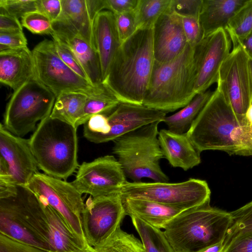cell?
I'll return each mask as SVG.
<instances>
[{
    "instance_id": "cell-1",
    "label": "cell",
    "mask_w": 252,
    "mask_h": 252,
    "mask_svg": "<svg viewBox=\"0 0 252 252\" xmlns=\"http://www.w3.org/2000/svg\"><path fill=\"white\" fill-rule=\"evenodd\" d=\"M154 62L153 29H138L122 43L103 83L121 102L142 105Z\"/></svg>"
},
{
    "instance_id": "cell-2",
    "label": "cell",
    "mask_w": 252,
    "mask_h": 252,
    "mask_svg": "<svg viewBox=\"0 0 252 252\" xmlns=\"http://www.w3.org/2000/svg\"><path fill=\"white\" fill-rule=\"evenodd\" d=\"M244 126L217 87L187 134L200 154L218 150L229 155L242 156Z\"/></svg>"
},
{
    "instance_id": "cell-3",
    "label": "cell",
    "mask_w": 252,
    "mask_h": 252,
    "mask_svg": "<svg viewBox=\"0 0 252 252\" xmlns=\"http://www.w3.org/2000/svg\"><path fill=\"white\" fill-rule=\"evenodd\" d=\"M194 51V47L188 44L171 61H155L143 105L167 113L183 108L192 100L196 95Z\"/></svg>"
},
{
    "instance_id": "cell-4",
    "label": "cell",
    "mask_w": 252,
    "mask_h": 252,
    "mask_svg": "<svg viewBox=\"0 0 252 252\" xmlns=\"http://www.w3.org/2000/svg\"><path fill=\"white\" fill-rule=\"evenodd\" d=\"M231 223L230 212L208 203L179 214L163 232L175 252H198L223 242Z\"/></svg>"
},
{
    "instance_id": "cell-5",
    "label": "cell",
    "mask_w": 252,
    "mask_h": 252,
    "mask_svg": "<svg viewBox=\"0 0 252 252\" xmlns=\"http://www.w3.org/2000/svg\"><path fill=\"white\" fill-rule=\"evenodd\" d=\"M77 128L50 116L39 122L29 139L38 167L66 180L79 167Z\"/></svg>"
},
{
    "instance_id": "cell-6",
    "label": "cell",
    "mask_w": 252,
    "mask_h": 252,
    "mask_svg": "<svg viewBox=\"0 0 252 252\" xmlns=\"http://www.w3.org/2000/svg\"><path fill=\"white\" fill-rule=\"evenodd\" d=\"M160 123L146 125L113 141L112 153L118 157L126 177L133 182L145 178L154 182L169 181L160 166L164 158L158 139Z\"/></svg>"
},
{
    "instance_id": "cell-7",
    "label": "cell",
    "mask_w": 252,
    "mask_h": 252,
    "mask_svg": "<svg viewBox=\"0 0 252 252\" xmlns=\"http://www.w3.org/2000/svg\"><path fill=\"white\" fill-rule=\"evenodd\" d=\"M0 232L50 252L44 213L36 195L25 186H18L15 196L0 199Z\"/></svg>"
},
{
    "instance_id": "cell-8",
    "label": "cell",
    "mask_w": 252,
    "mask_h": 252,
    "mask_svg": "<svg viewBox=\"0 0 252 252\" xmlns=\"http://www.w3.org/2000/svg\"><path fill=\"white\" fill-rule=\"evenodd\" d=\"M55 94L37 79L31 80L14 91L4 115V128L22 137L34 130L39 121L49 116Z\"/></svg>"
},
{
    "instance_id": "cell-9",
    "label": "cell",
    "mask_w": 252,
    "mask_h": 252,
    "mask_svg": "<svg viewBox=\"0 0 252 252\" xmlns=\"http://www.w3.org/2000/svg\"><path fill=\"white\" fill-rule=\"evenodd\" d=\"M166 113L145 105L121 102L107 114H96L83 125V135L96 144L114 141L155 122H163Z\"/></svg>"
},
{
    "instance_id": "cell-10",
    "label": "cell",
    "mask_w": 252,
    "mask_h": 252,
    "mask_svg": "<svg viewBox=\"0 0 252 252\" xmlns=\"http://www.w3.org/2000/svg\"><path fill=\"white\" fill-rule=\"evenodd\" d=\"M120 194L188 210L210 203L211 190L206 181L190 178L173 183L127 181Z\"/></svg>"
},
{
    "instance_id": "cell-11",
    "label": "cell",
    "mask_w": 252,
    "mask_h": 252,
    "mask_svg": "<svg viewBox=\"0 0 252 252\" xmlns=\"http://www.w3.org/2000/svg\"><path fill=\"white\" fill-rule=\"evenodd\" d=\"M32 51L36 79L56 98L65 92H79L91 96L102 92L107 87L103 83L94 87L74 72L59 57L53 40H42Z\"/></svg>"
},
{
    "instance_id": "cell-12",
    "label": "cell",
    "mask_w": 252,
    "mask_h": 252,
    "mask_svg": "<svg viewBox=\"0 0 252 252\" xmlns=\"http://www.w3.org/2000/svg\"><path fill=\"white\" fill-rule=\"evenodd\" d=\"M25 187L42 197L63 217L74 234L87 243L82 224L85 203L71 183L38 172Z\"/></svg>"
},
{
    "instance_id": "cell-13",
    "label": "cell",
    "mask_w": 252,
    "mask_h": 252,
    "mask_svg": "<svg viewBox=\"0 0 252 252\" xmlns=\"http://www.w3.org/2000/svg\"><path fill=\"white\" fill-rule=\"evenodd\" d=\"M217 88L241 124L245 126L246 114L252 98V78L250 58L240 44L233 46L222 63Z\"/></svg>"
},
{
    "instance_id": "cell-14",
    "label": "cell",
    "mask_w": 252,
    "mask_h": 252,
    "mask_svg": "<svg viewBox=\"0 0 252 252\" xmlns=\"http://www.w3.org/2000/svg\"><path fill=\"white\" fill-rule=\"evenodd\" d=\"M125 216L120 194L90 196L82 214V227L88 245L94 248L107 239L120 227Z\"/></svg>"
},
{
    "instance_id": "cell-15",
    "label": "cell",
    "mask_w": 252,
    "mask_h": 252,
    "mask_svg": "<svg viewBox=\"0 0 252 252\" xmlns=\"http://www.w3.org/2000/svg\"><path fill=\"white\" fill-rule=\"evenodd\" d=\"M126 178L119 161L106 155L83 162L71 183L82 194L97 197L120 194Z\"/></svg>"
},
{
    "instance_id": "cell-16",
    "label": "cell",
    "mask_w": 252,
    "mask_h": 252,
    "mask_svg": "<svg viewBox=\"0 0 252 252\" xmlns=\"http://www.w3.org/2000/svg\"><path fill=\"white\" fill-rule=\"evenodd\" d=\"M231 45L227 32L220 29L204 37L194 47V90L196 94L207 91L213 84L218 83L220 67L230 52Z\"/></svg>"
},
{
    "instance_id": "cell-17",
    "label": "cell",
    "mask_w": 252,
    "mask_h": 252,
    "mask_svg": "<svg viewBox=\"0 0 252 252\" xmlns=\"http://www.w3.org/2000/svg\"><path fill=\"white\" fill-rule=\"evenodd\" d=\"M0 158L6 163L17 186H26L38 172L29 139L16 136L0 125Z\"/></svg>"
},
{
    "instance_id": "cell-18",
    "label": "cell",
    "mask_w": 252,
    "mask_h": 252,
    "mask_svg": "<svg viewBox=\"0 0 252 252\" xmlns=\"http://www.w3.org/2000/svg\"><path fill=\"white\" fill-rule=\"evenodd\" d=\"M53 38L60 41L74 54L94 87L103 84L99 58L93 46L71 24L61 19L52 22Z\"/></svg>"
},
{
    "instance_id": "cell-19",
    "label": "cell",
    "mask_w": 252,
    "mask_h": 252,
    "mask_svg": "<svg viewBox=\"0 0 252 252\" xmlns=\"http://www.w3.org/2000/svg\"><path fill=\"white\" fill-rule=\"evenodd\" d=\"M153 29L154 58L157 62L164 63L174 60L188 44L182 18L170 7L159 17Z\"/></svg>"
},
{
    "instance_id": "cell-20",
    "label": "cell",
    "mask_w": 252,
    "mask_h": 252,
    "mask_svg": "<svg viewBox=\"0 0 252 252\" xmlns=\"http://www.w3.org/2000/svg\"><path fill=\"white\" fill-rule=\"evenodd\" d=\"M93 32L103 82L113 60L122 44L114 14L109 10H103L99 12L94 20Z\"/></svg>"
},
{
    "instance_id": "cell-21",
    "label": "cell",
    "mask_w": 252,
    "mask_h": 252,
    "mask_svg": "<svg viewBox=\"0 0 252 252\" xmlns=\"http://www.w3.org/2000/svg\"><path fill=\"white\" fill-rule=\"evenodd\" d=\"M36 79L32 51L28 47L0 51V82L14 91Z\"/></svg>"
},
{
    "instance_id": "cell-22",
    "label": "cell",
    "mask_w": 252,
    "mask_h": 252,
    "mask_svg": "<svg viewBox=\"0 0 252 252\" xmlns=\"http://www.w3.org/2000/svg\"><path fill=\"white\" fill-rule=\"evenodd\" d=\"M35 194L45 216L50 252H83L87 244L74 234L59 213L42 197Z\"/></svg>"
},
{
    "instance_id": "cell-23",
    "label": "cell",
    "mask_w": 252,
    "mask_h": 252,
    "mask_svg": "<svg viewBox=\"0 0 252 252\" xmlns=\"http://www.w3.org/2000/svg\"><path fill=\"white\" fill-rule=\"evenodd\" d=\"M158 139L164 158L172 167L187 171L201 163L200 153L187 132L180 134L162 129L158 132Z\"/></svg>"
},
{
    "instance_id": "cell-24",
    "label": "cell",
    "mask_w": 252,
    "mask_h": 252,
    "mask_svg": "<svg viewBox=\"0 0 252 252\" xmlns=\"http://www.w3.org/2000/svg\"><path fill=\"white\" fill-rule=\"evenodd\" d=\"M122 198L126 215L138 218L160 229H164L174 218L187 210L148 200Z\"/></svg>"
},
{
    "instance_id": "cell-25",
    "label": "cell",
    "mask_w": 252,
    "mask_h": 252,
    "mask_svg": "<svg viewBox=\"0 0 252 252\" xmlns=\"http://www.w3.org/2000/svg\"><path fill=\"white\" fill-rule=\"evenodd\" d=\"M247 0H202L199 20L204 37L229 23Z\"/></svg>"
},
{
    "instance_id": "cell-26",
    "label": "cell",
    "mask_w": 252,
    "mask_h": 252,
    "mask_svg": "<svg viewBox=\"0 0 252 252\" xmlns=\"http://www.w3.org/2000/svg\"><path fill=\"white\" fill-rule=\"evenodd\" d=\"M61 0L62 11L58 19L71 24L95 48L93 32L94 21L90 16L86 0Z\"/></svg>"
},
{
    "instance_id": "cell-27",
    "label": "cell",
    "mask_w": 252,
    "mask_h": 252,
    "mask_svg": "<svg viewBox=\"0 0 252 252\" xmlns=\"http://www.w3.org/2000/svg\"><path fill=\"white\" fill-rule=\"evenodd\" d=\"M214 91L207 90L197 94L192 100L178 112L166 116L163 122L168 129L177 133L188 131L192 123L207 103Z\"/></svg>"
},
{
    "instance_id": "cell-28",
    "label": "cell",
    "mask_w": 252,
    "mask_h": 252,
    "mask_svg": "<svg viewBox=\"0 0 252 252\" xmlns=\"http://www.w3.org/2000/svg\"><path fill=\"white\" fill-rule=\"evenodd\" d=\"M88 96L79 92L61 94L56 99L50 116L76 127L82 115Z\"/></svg>"
},
{
    "instance_id": "cell-29",
    "label": "cell",
    "mask_w": 252,
    "mask_h": 252,
    "mask_svg": "<svg viewBox=\"0 0 252 252\" xmlns=\"http://www.w3.org/2000/svg\"><path fill=\"white\" fill-rule=\"evenodd\" d=\"M131 218L133 225L141 238L145 252H175L163 231L138 218Z\"/></svg>"
},
{
    "instance_id": "cell-30",
    "label": "cell",
    "mask_w": 252,
    "mask_h": 252,
    "mask_svg": "<svg viewBox=\"0 0 252 252\" xmlns=\"http://www.w3.org/2000/svg\"><path fill=\"white\" fill-rule=\"evenodd\" d=\"M121 102L107 87L102 92L88 96L82 115L77 123L76 127L77 128L79 126L83 125L95 115L109 113Z\"/></svg>"
},
{
    "instance_id": "cell-31",
    "label": "cell",
    "mask_w": 252,
    "mask_h": 252,
    "mask_svg": "<svg viewBox=\"0 0 252 252\" xmlns=\"http://www.w3.org/2000/svg\"><path fill=\"white\" fill-rule=\"evenodd\" d=\"M97 252H145L141 241L119 227L107 239L94 248Z\"/></svg>"
},
{
    "instance_id": "cell-32",
    "label": "cell",
    "mask_w": 252,
    "mask_h": 252,
    "mask_svg": "<svg viewBox=\"0 0 252 252\" xmlns=\"http://www.w3.org/2000/svg\"><path fill=\"white\" fill-rule=\"evenodd\" d=\"M233 46L239 45L252 31V0H247L226 28Z\"/></svg>"
},
{
    "instance_id": "cell-33",
    "label": "cell",
    "mask_w": 252,
    "mask_h": 252,
    "mask_svg": "<svg viewBox=\"0 0 252 252\" xmlns=\"http://www.w3.org/2000/svg\"><path fill=\"white\" fill-rule=\"evenodd\" d=\"M171 0H139L135 13L138 30L153 29L159 17L170 7Z\"/></svg>"
},
{
    "instance_id": "cell-34",
    "label": "cell",
    "mask_w": 252,
    "mask_h": 252,
    "mask_svg": "<svg viewBox=\"0 0 252 252\" xmlns=\"http://www.w3.org/2000/svg\"><path fill=\"white\" fill-rule=\"evenodd\" d=\"M230 214L232 223L224 240L223 248L235 237L252 232V201Z\"/></svg>"
},
{
    "instance_id": "cell-35",
    "label": "cell",
    "mask_w": 252,
    "mask_h": 252,
    "mask_svg": "<svg viewBox=\"0 0 252 252\" xmlns=\"http://www.w3.org/2000/svg\"><path fill=\"white\" fill-rule=\"evenodd\" d=\"M21 24L33 33L51 35L53 32L52 21L37 11L26 14L21 19Z\"/></svg>"
},
{
    "instance_id": "cell-36",
    "label": "cell",
    "mask_w": 252,
    "mask_h": 252,
    "mask_svg": "<svg viewBox=\"0 0 252 252\" xmlns=\"http://www.w3.org/2000/svg\"><path fill=\"white\" fill-rule=\"evenodd\" d=\"M0 9L17 18L36 11V0H0Z\"/></svg>"
},
{
    "instance_id": "cell-37",
    "label": "cell",
    "mask_w": 252,
    "mask_h": 252,
    "mask_svg": "<svg viewBox=\"0 0 252 252\" xmlns=\"http://www.w3.org/2000/svg\"><path fill=\"white\" fill-rule=\"evenodd\" d=\"M114 15L120 38L122 43L138 30L135 10Z\"/></svg>"
},
{
    "instance_id": "cell-38",
    "label": "cell",
    "mask_w": 252,
    "mask_h": 252,
    "mask_svg": "<svg viewBox=\"0 0 252 252\" xmlns=\"http://www.w3.org/2000/svg\"><path fill=\"white\" fill-rule=\"evenodd\" d=\"M53 39L56 51L62 60L77 74L90 82L85 71L72 52L57 38Z\"/></svg>"
},
{
    "instance_id": "cell-39",
    "label": "cell",
    "mask_w": 252,
    "mask_h": 252,
    "mask_svg": "<svg viewBox=\"0 0 252 252\" xmlns=\"http://www.w3.org/2000/svg\"><path fill=\"white\" fill-rule=\"evenodd\" d=\"M183 28L188 44L195 47L204 38L198 18L182 17Z\"/></svg>"
},
{
    "instance_id": "cell-40",
    "label": "cell",
    "mask_w": 252,
    "mask_h": 252,
    "mask_svg": "<svg viewBox=\"0 0 252 252\" xmlns=\"http://www.w3.org/2000/svg\"><path fill=\"white\" fill-rule=\"evenodd\" d=\"M18 190L6 163L0 158V199L14 196Z\"/></svg>"
},
{
    "instance_id": "cell-41",
    "label": "cell",
    "mask_w": 252,
    "mask_h": 252,
    "mask_svg": "<svg viewBox=\"0 0 252 252\" xmlns=\"http://www.w3.org/2000/svg\"><path fill=\"white\" fill-rule=\"evenodd\" d=\"M202 0H171L170 8L181 17L199 18Z\"/></svg>"
},
{
    "instance_id": "cell-42",
    "label": "cell",
    "mask_w": 252,
    "mask_h": 252,
    "mask_svg": "<svg viewBox=\"0 0 252 252\" xmlns=\"http://www.w3.org/2000/svg\"><path fill=\"white\" fill-rule=\"evenodd\" d=\"M23 31L0 32V51L28 47Z\"/></svg>"
},
{
    "instance_id": "cell-43",
    "label": "cell",
    "mask_w": 252,
    "mask_h": 252,
    "mask_svg": "<svg viewBox=\"0 0 252 252\" xmlns=\"http://www.w3.org/2000/svg\"><path fill=\"white\" fill-rule=\"evenodd\" d=\"M0 252H48L0 234Z\"/></svg>"
},
{
    "instance_id": "cell-44",
    "label": "cell",
    "mask_w": 252,
    "mask_h": 252,
    "mask_svg": "<svg viewBox=\"0 0 252 252\" xmlns=\"http://www.w3.org/2000/svg\"><path fill=\"white\" fill-rule=\"evenodd\" d=\"M36 11L46 16L53 22L60 16L62 11L61 0H36Z\"/></svg>"
},
{
    "instance_id": "cell-45",
    "label": "cell",
    "mask_w": 252,
    "mask_h": 252,
    "mask_svg": "<svg viewBox=\"0 0 252 252\" xmlns=\"http://www.w3.org/2000/svg\"><path fill=\"white\" fill-rule=\"evenodd\" d=\"M221 252H252V232L233 239L223 247Z\"/></svg>"
},
{
    "instance_id": "cell-46",
    "label": "cell",
    "mask_w": 252,
    "mask_h": 252,
    "mask_svg": "<svg viewBox=\"0 0 252 252\" xmlns=\"http://www.w3.org/2000/svg\"><path fill=\"white\" fill-rule=\"evenodd\" d=\"M244 126L243 147L242 156H252V98L245 116Z\"/></svg>"
},
{
    "instance_id": "cell-47",
    "label": "cell",
    "mask_w": 252,
    "mask_h": 252,
    "mask_svg": "<svg viewBox=\"0 0 252 252\" xmlns=\"http://www.w3.org/2000/svg\"><path fill=\"white\" fill-rule=\"evenodd\" d=\"M139 0H105L106 9L114 14L135 11Z\"/></svg>"
},
{
    "instance_id": "cell-48",
    "label": "cell",
    "mask_w": 252,
    "mask_h": 252,
    "mask_svg": "<svg viewBox=\"0 0 252 252\" xmlns=\"http://www.w3.org/2000/svg\"><path fill=\"white\" fill-rule=\"evenodd\" d=\"M0 11V32L23 31V26L18 19L1 9Z\"/></svg>"
},
{
    "instance_id": "cell-49",
    "label": "cell",
    "mask_w": 252,
    "mask_h": 252,
    "mask_svg": "<svg viewBox=\"0 0 252 252\" xmlns=\"http://www.w3.org/2000/svg\"><path fill=\"white\" fill-rule=\"evenodd\" d=\"M90 16L94 21L96 16L106 9L105 0H86Z\"/></svg>"
},
{
    "instance_id": "cell-50",
    "label": "cell",
    "mask_w": 252,
    "mask_h": 252,
    "mask_svg": "<svg viewBox=\"0 0 252 252\" xmlns=\"http://www.w3.org/2000/svg\"><path fill=\"white\" fill-rule=\"evenodd\" d=\"M252 62V31L239 44Z\"/></svg>"
},
{
    "instance_id": "cell-51",
    "label": "cell",
    "mask_w": 252,
    "mask_h": 252,
    "mask_svg": "<svg viewBox=\"0 0 252 252\" xmlns=\"http://www.w3.org/2000/svg\"><path fill=\"white\" fill-rule=\"evenodd\" d=\"M223 242L207 247L198 252H221L223 249Z\"/></svg>"
},
{
    "instance_id": "cell-52",
    "label": "cell",
    "mask_w": 252,
    "mask_h": 252,
    "mask_svg": "<svg viewBox=\"0 0 252 252\" xmlns=\"http://www.w3.org/2000/svg\"><path fill=\"white\" fill-rule=\"evenodd\" d=\"M83 252H97L94 248L88 246L87 248Z\"/></svg>"
},
{
    "instance_id": "cell-53",
    "label": "cell",
    "mask_w": 252,
    "mask_h": 252,
    "mask_svg": "<svg viewBox=\"0 0 252 252\" xmlns=\"http://www.w3.org/2000/svg\"><path fill=\"white\" fill-rule=\"evenodd\" d=\"M250 68L252 78V62L250 61Z\"/></svg>"
}]
</instances>
